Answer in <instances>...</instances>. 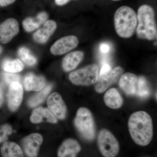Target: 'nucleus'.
<instances>
[{"label":"nucleus","mask_w":157,"mask_h":157,"mask_svg":"<svg viewBox=\"0 0 157 157\" xmlns=\"http://www.w3.org/2000/svg\"><path fill=\"white\" fill-rule=\"evenodd\" d=\"M137 37L140 39L152 40L157 36L155 13L153 8L148 5L140 6L137 11Z\"/></svg>","instance_id":"obj_2"},{"label":"nucleus","mask_w":157,"mask_h":157,"mask_svg":"<svg viewBox=\"0 0 157 157\" xmlns=\"http://www.w3.org/2000/svg\"><path fill=\"white\" fill-rule=\"evenodd\" d=\"M16 0H0V6L5 7L14 2Z\"/></svg>","instance_id":"obj_30"},{"label":"nucleus","mask_w":157,"mask_h":157,"mask_svg":"<svg viewBox=\"0 0 157 157\" xmlns=\"http://www.w3.org/2000/svg\"><path fill=\"white\" fill-rule=\"evenodd\" d=\"M138 78L134 73H126L121 76L120 87L128 96L136 95L137 92Z\"/></svg>","instance_id":"obj_13"},{"label":"nucleus","mask_w":157,"mask_h":157,"mask_svg":"<svg viewBox=\"0 0 157 157\" xmlns=\"http://www.w3.org/2000/svg\"><path fill=\"white\" fill-rule=\"evenodd\" d=\"M12 132V128L10 125L5 124L2 125L0 128V143L6 141Z\"/></svg>","instance_id":"obj_26"},{"label":"nucleus","mask_w":157,"mask_h":157,"mask_svg":"<svg viewBox=\"0 0 157 157\" xmlns=\"http://www.w3.org/2000/svg\"><path fill=\"white\" fill-rule=\"evenodd\" d=\"M114 21L118 35L123 38H129L135 33L137 23V15L128 6H121L116 11Z\"/></svg>","instance_id":"obj_3"},{"label":"nucleus","mask_w":157,"mask_h":157,"mask_svg":"<svg viewBox=\"0 0 157 157\" xmlns=\"http://www.w3.org/2000/svg\"><path fill=\"white\" fill-rule=\"evenodd\" d=\"M3 101V90L2 84H0V107L2 106Z\"/></svg>","instance_id":"obj_32"},{"label":"nucleus","mask_w":157,"mask_h":157,"mask_svg":"<svg viewBox=\"0 0 157 157\" xmlns=\"http://www.w3.org/2000/svg\"><path fill=\"white\" fill-rule=\"evenodd\" d=\"M56 27V23L54 21H47L44 23L42 28L34 34L33 37L34 40L38 43H45L54 33Z\"/></svg>","instance_id":"obj_15"},{"label":"nucleus","mask_w":157,"mask_h":157,"mask_svg":"<svg viewBox=\"0 0 157 157\" xmlns=\"http://www.w3.org/2000/svg\"><path fill=\"white\" fill-rule=\"evenodd\" d=\"M23 97V88L18 82H12L9 85L8 98V105L11 111H15L19 107Z\"/></svg>","instance_id":"obj_12"},{"label":"nucleus","mask_w":157,"mask_h":157,"mask_svg":"<svg viewBox=\"0 0 157 157\" xmlns=\"http://www.w3.org/2000/svg\"><path fill=\"white\" fill-rule=\"evenodd\" d=\"M71 0H55V2L58 6H63L69 2Z\"/></svg>","instance_id":"obj_31"},{"label":"nucleus","mask_w":157,"mask_h":157,"mask_svg":"<svg viewBox=\"0 0 157 157\" xmlns=\"http://www.w3.org/2000/svg\"><path fill=\"white\" fill-rule=\"evenodd\" d=\"M124 70L120 67H116L106 75H99L95 85L96 91L98 93L105 92L113 84L117 81L123 73Z\"/></svg>","instance_id":"obj_7"},{"label":"nucleus","mask_w":157,"mask_h":157,"mask_svg":"<svg viewBox=\"0 0 157 157\" xmlns=\"http://www.w3.org/2000/svg\"><path fill=\"white\" fill-rule=\"evenodd\" d=\"M81 150V146L77 140L69 138L65 140L59 147L58 157H76Z\"/></svg>","instance_id":"obj_14"},{"label":"nucleus","mask_w":157,"mask_h":157,"mask_svg":"<svg viewBox=\"0 0 157 157\" xmlns=\"http://www.w3.org/2000/svg\"><path fill=\"white\" fill-rule=\"evenodd\" d=\"M84 53L82 52H73L65 57L62 66L64 71L69 72L74 70L83 59Z\"/></svg>","instance_id":"obj_19"},{"label":"nucleus","mask_w":157,"mask_h":157,"mask_svg":"<svg viewBox=\"0 0 157 157\" xmlns=\"http://www.w3.org/2000/svg\"><path fill=\"white\" fill-rule=\"evenodd\" d=\"M78 39L74 36H69L59 39L52 45L51 52L54 55H60L72 50L78 45Z\"/></svg>","instance_id":"obj_9"},{"label":"nucleus","mask_w":157,"mask_h":157,"mask_svg":"<svg viewBox=\"0 0 157 157\" xmlns=\"http://www.w3.org/2000/svg\"><path fill=\"white\" fill-rule=\"evenodd\" d=\"M98 144L100 151L104 157H115L119 152L118 141L107 129H102L99 132Z\"/></svg>","instance_id":"obj_6"},{"label":"nucleus","mask_w":157,"mask_h":157,"mask_svg":"<svg viewBox=\"0 0 157 157\" xmlns=\"http://www.w3.org/2000/svg\"><path fill=\"white\" fill-rule=\"evenodd\" d=\"M129 133L135 143L145 146L151 142L153 126L150 115L144 111H138L130 116L128 121Z\"/></svg>","instance_id":"obj_1"},{"label":"nucleus","mask_w":157,"mask_h":157,"mask_svg":"<svg viewBox=\"0 0 157 157\" xmlns=\"http://www.w3.org/2000/svg\"><path fill=\"white\" fill-rule=\"evenodd\" d=\"M1 52H2V48H1V46H0V53H1Z\"/></svg>","instance_id":"obj_33"},{"label":"nucleus","mask_w":157,"mask_h":157,"mask_svg":"<svg viewBox=\"0 0 157 157\" xmlns=\"http://www.w3.org/2000/svg\"><path fill=\"white\" fill-rule=\"evenodd\" d=\"M100 49L102 53H107L110 50V46L107 43H102L100 45Z\"/></svg>","instance_id":"obj_29"},{"label":"nucleus","mask_w":157,"mask_h":157,"mask_svg":"<svg viewBox=\"0 0 157 157\" xmlns=\"http://www.w3.org/2000/svg\"><path fill=\"white\" fill-rule=\"evenodd\" d=\"M99 73L98 65L92 64L72 72L69 75V78L73 84L88 86L97 82Z\"/></svg>","instance_id":"obj_5"},{"label":"nucleus","mask_w":157,"mask_h":157,"mask_svg":"<svg viewBox=\"0 0 157 157\" xmlns=\"http://www.w3.org/2000/svg\"><path fill=\"white\" fill-rule=\"evenodd\" d=\"M24 85L26 90L39 91L45 87V80L42 76L29 73L25 77Z\"/></svg>","instance_id":"obj_18"},{"label":"nucleus","mask_w":157,"mask_h":157,"mask_svg":"<svg viewBox=\"0 0 157 157\" xmlns=\"http://www.w3.org/2000/svg\"><path fill=\"white\" fill-rule=\"evenodd\" d=\"M47 105L51 112L56 117L60 120L64 119L66 118L67 111V106L59 93H52L48 97Z\"/></svg>","instance_id":"obj_8"},{"label":"nucleus","mask_w":157,"mask_h":157,"mask_svg":"<svg viewBox=\"0 0 157 157\" xmlns=\"http://www.w3.org/2000/svg\"><path fill=\"white\" fill-rule=\"evenodd\" d=\"M52 87V85H48L40 92L32 97L28 101L29 106L31 107H36L42 103L50 92Z\"/></svg>","instance_id":"obj_22"},{"label":"nucleus","mask_w":157,"mask_h":157,"mask_svg":"<svg viewBox=\"0 0 157 157\" xmlns=\"http://www.w3.org/2000/svg\"><path fill=\"white\" fill-rule=\"evenodd\" d=\"M48 18V14L46 12H41L35 18L30 17L26 18L23 21V26L26 31L31 32L44 23Z\"/></svg>","instance_id":"obj_20"},{"label":"nucleus","mask_w":157,"mask_h":157,"mask_svg":"<svg viewBox=\"0 0 157 157\" xmlns=\"http://www.w3.org/2000/svg\"><path fill=\"white\" fill-rule=\"evenodd\" d=\"M112 1H120V0H112Z\"/></svg>","instance_id":"obj_34"},{"label":"nucleus","mask_w":157,"mask_h":157,"mask_svg":"<svg viewBox=\"0 0 157 157\" xmlns=\"http://www.w3.org/2000/svg\"><path fill=\"white\" fill-rule=\"evenodd\" d=\"M2 77L5 82L9 85L15 82H19L21 79L20 76L18 74L8 72L3 73Z\"/></svg>","instance_id":"obj_27"},{"label":"nucleus","mask_w":157,"mask_h":157,"mask_svg":"<svg viewBox=\"0 0 157 157\" xmlns=\"http://www.w3.org/2000/svg\"><path fill=\"white\" fill-rule=\"evenodd\" d=\"M106 106L113 109H117L122 106L124 100L120 93L114 88L109 89L106 92L104 97Z\"/></svg>","instance_id":"obj_17"},{"label":"nucleus","mask_w":157,"mask_h":157,"mask_svg":"<svg viewBox=\"0 0 157 157\" xmlns=\"http://www.w3.org/2000/svg\"><path fill=\"white\" fill-rule=\"evenodd\" d=\"M43 142L42 135L38 133H33L23 139V148L29 157H36L39 148Z\"/></svg>","instance_id":"obj_11"},{"label":"nucleus","mask_w":157,"mask_h":157,"mask_svg":"<svg viewBox=\"0 0 157 157\" xmlns=\"http://www.w3.org/2000/svg\"><path fill=\"white\" fill-rule=\"evenodd\" d=\"M30 121L33 124H39L42 121L56 124L57 122V118L50 110L43 107H39L34 109L31 114Z\"/></svg>","instance_id":"obj_16"},{"label":"nucleus","mask_w":157,"mask_h":157,"mask_svg":"<svg viewBox=\"0 0 157 157\" xmlns=\"http://www.w3.org/2000/svg\"><path fill=\"white\" fill-rule=\"evenodd\" d=\"M2 67L5 71L8 73H18L23 69L24 65L18 59H7L3 62Z\"/></svg>","instance_id":"obj_23"},{"label":"nucleus","mask_w":157,"mask_h":157,"mask_svg":"<svg viewBox=\"0 0 157 157\" xmlns=\"http://www.w3.org/2000/svg\"><path fill=\"white\" fill-rule=\"evenodd\" d=\"M18 55L23 61L29 66H34L36 63V59L25 47H21L18 49Z\"/></svg>","instance_id":"obj_25"},{"label":"nucleus","mask_w":157,"mask_h":157,"mask_svg":"<svg viewBox=\"0 0 157 157\" xmlns=\"http://www.w3.org/2000/svg\"><path fill=\"white\" fill-rule=\"evenodd\" d=\"M150 94V90L148 82L146 78L143 76L138 78L137 92L136 95L141 98H146Z\"/></svg>","instance_id":"obj_24"},{"label":"nucleus","mask_w":157,"mask_h":157,"mask_svg":"<svg viewBox=\"0 0 157 157\" xmlns=\"http://www.w3.org/2000/svg\"><path fill=\"white\" fill-rule=\"evenodd\" d=\"M112 70V68L109 65L105 64L102 66V68L99 72V75L102 76V75H106L107 73H109Z\"/></svg>","instance_id":"obj_28"},{"label":"nucleus","mask_w":157,"mask_h":157,"mask_svg":"<svg viewBox=\"0 0 157 157\" xmlns=\"http://www.w3.org/2000/svg\"><path fill=\"white\" fill-rule=\"evenodd\" d=\"M74 124L84 139L88 141L94 140L96 135L95 124L89 109L86 107L79 108L76 112Z\"/></svg>","instance_id":"obj_4"},{"label":"nucleus","mask_w":157,"mask_h":157,"mask_svg":"<svg viewBox=\"0 0 157 157\" xmlns=\"http://www.w3.org/2000/svg\"><path fill=\"white\" fill-rule=\"evenodd\" d=\"M19 24L14 18L6 19L0 25V42L7 44L19 33Z\"/></svg>","instance_id":"obj_10"},{"label":"nucleus","mask_w":157,"mask_h":157,"mask_svg":"<svg viewBox=\"0 0 157 157\" xmlns=\"http://www.w3.org/2000/svg\"><path fill=\"white\" fill-rule=\"evenodd\" d=\"M3 157H24L23 152L21 147L13 142H6L1 148Z\"/></svg>","instance_id":"obj_21"}]
</instances>
